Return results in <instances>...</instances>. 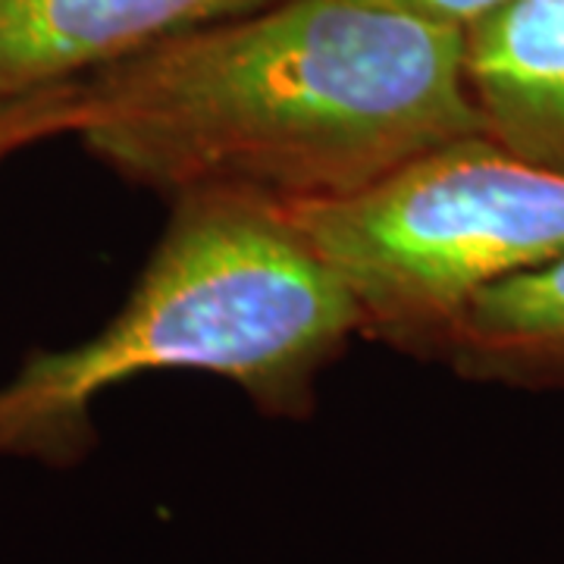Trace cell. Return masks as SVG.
<instances>
[{"mask_svg":"<svg viewBox=\"0 0 564 564\" xmlns=\"http://www.w3.org/2000/svg\"><path fill=\"white\" fill-rule=\"evenodd\" d=\"M273 0H0V98L79 82L207 22Z\"/></svg>","mask_w":564,"mask_h":564,"instance_id":"4","label":"cell"},{"mask_svg":"<svg viewBox=\"0 0 564 564\" xmlns=\"http://www.w3.org/2000/svg\"><path fill=\"white\" fill-rule=\"evenodd\" d=\"M88 117L85 82L29 91L20 98H0V163L17 151L57 135H76Z\"/></svg>","mask_w":564,"mask_h":564,"instance_id":"7","label":"cell"},{"mask_svg":"<svg viewBox=\"0 0 564 564\" xmlns=\"http://www.w3.org/2000/svg\"><path fill=\"white\" fill-rule=\"evenodd\" d=\"M440 361L474 383L564 389V254L484 289L448 329Z\"/></svg>","mask_w":564,"mask_h":564,"instance_id":"6","label":"cell"},{"mask_svg":"<svg viewBox=\"0 0 564 564\" xmlns=\"http://www.w3.org/2000/svg\"><path fill=\"white\" fill-rule=\"evenodd\" d=\"M383 3L402 7V10H411L417 17L445 22L455 29H467L470 22L486 17L489 10H496L505 0H383Z\"/></svg>","mask_w":564,"mask_h":564,"instance_id":"8","label":"cell"},{"mask_svg":"<svg viewBox=\"0 0 564 564\" xmlns=\"http://www.w3.org/2000/svg\"><path fill=\"white\" fill-rule=\"evenodd\" d=\"M464 82L486 139L564 170V0H505L470 22Z\"/></svg>","mask_w":564,"mask_h":564,"instance_id":"5","label":"cell"},{"mask_svg":"<svg viewBox=\"0 0 564 564\" xmlns=\"http://www.w3.org/2000/svg\"><path fill=\"white\" fill-rule=\"evenodd\" d=\"M361 311V336L440 361L462 311L564 254V170L486 135L448 141L333 202L280 204Z\"/></svg>","mask_w":564,"mask_h":564,"instance_id":"3","label":"cell"},{"mask_svg":"<svg viewBox=\"0 0 564 564\" xmlns=\"http://www.w3.org/2000/svg\"><path fill=\"white\" fill-rule=\"evenodd\" d=\"M170 204L113 321L73 348L32 355L0 386V458L76 467L98 445L95 402L154 370H202L267 417H311L323 370L361 336L345 282L280 204L239 192Z\"/></svg>","mask_w":564,"mask_h":564,"instance_id":"2","label":"cell"},{"mask_svg":"<svg viewBox=\"0 0 564 564\" xmlns=\"http://www.w3.org/2000/svg\"><path fill=\"white\" fill-rule=\"evenodd\" d=\"M85 148L132 185L333 202L484 135L464 29L383 0H273L85 76Z\"/></svg>","mask_w":564,"mask_h":564,"instance_id":"1","label":"cell"}]
</instances>
